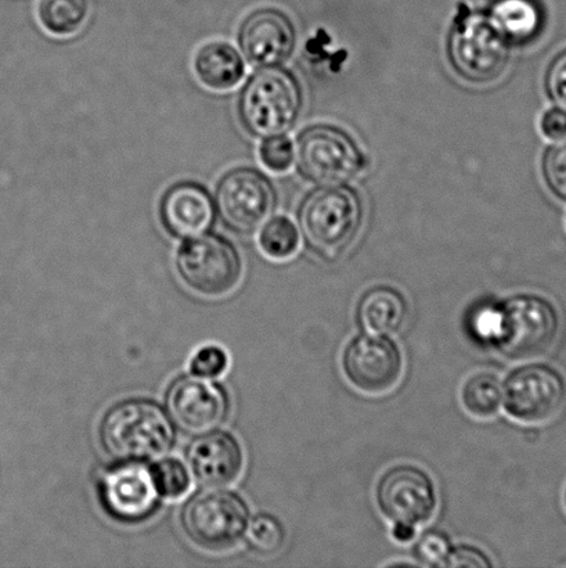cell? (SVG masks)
Returning a JSON list of instances; mask_svg holds the SVG:
<instances>
[{
  "instance_id": "cell-8",
  "label": "cell",
  "mask_w": 566,
  "mask_h": 568,
  "mask_svg": "<svg viewBox=\"0 0 566 568\" xmlns=\"http://www.w3.org/2000/svg\"><path fill=\"white\" fill-rule=\"evenodd\" d=\"M176 272L194 293L224 297L243 277V258L229 239L215 233L187 239L176 253Z\"/></svg>"
},
{
  "instance_id": "cell-20",
  "label": "cell",
  "mask_w": 566,
  "mask_h": 568,
  "mask_svg": "<svg viewBox=\"0 0 566 568\" xmlns=\"http://www.w3.org/2000/svg\"><path fill=\"white\" fill-rule=\"evenodd\" d=\"M193 70L203 87L215 92L231 91L246 77L243 55L231 43L210 41L194 53Z\"/></svg>"
},
{
  "instance_id": "cell-21",
  "label": "cell",
  "mask_w": 566,
  "mask_h": 568,
  "mask_svg": "<svg viewBox=\"0 0 566 568\" xmlns=\"http://www.w3.org/2000/svg\"><path fill=\"white\" fill-rule=\"evenodd\" d=\"M460 399L470 416L481 420L492 419L503 405V383L493 372H475L465 378Z\"/></svg>"
},
{
  "instance_id": "cell-31",
  "label": "cell",
  "mask_w": 566,
  "mask_h": 568,
  "mask_svg": "<svg viewBox=\"0 0 566 568\" xmlns=\"http://www.w3.org/2000/svg\"><path fill=\"white\" fill-rule=\"evenodd\" d=\"M493 564L491 556L474 545H457L453 547L449 554L443 567L454 568H492Z\"/></svg>"
},
{
  "instance_id": "cell-29",
  "label": "cell",
  "mask_w": 566,
  "mask_h": 568,
  "mask_svg": "<svg viewBox=\"0 0 566 568\" xmlns=\"http://www.w3.org/2000/svg\"><path fill=\"white\" fill-rule=\"evenodd\" d=\"M229 367V355L219 345H205L193 355L191 361V373L194 376L219 378L224 376Z\"/></svg>"
},
{
  "instance_id": "cell-3",
  "label": "cell",
  "mask_w": 566,
  "mask_h": 568,
  "mask_svg": "<svg viewBox=\"0 0 566 568\" xmlns=\"http://www.w3.org/2000/svg\"><path fill=\"white\" fill-rule=\"evenodd\" d=\"M363 216V203L354 189L320 186L299 205V231L310 252L321 260L336 261L357 241Z\"/></svg>"
},
{
  "instance_id": "cell-6",
  "label": "cell",
  "mask_w": 566,
  "mask_h": 568,
  "mask_svg": "<svg viewBox=\"0 0 566 568\" xmlns=\"http://www.w3.org/2000/svg\"><path fill=\"white\" fill-rule=\"evenodd\" d=\"M297 169L308 182L319 186L347 185L366 169V155L342 128L316 124L297 138Z\"/></svg>"
},
{
  "instance_id": "cell-27",
  "label": "cell",
  "mask_w": 566,
  "mask_h": 568,
  "mask_svg": "<svg viewBox=\"0 0 566 568\" xmlns=\"http://www.w3.org/2000/svg\"><path fill=\"white\" fill-rule=\"evenodd\" d=\"M453 548L451 538L441 530H429L421 534L414 545V556L420 565L443 567Z\"/></svg>"
},
{
  "instance_id": "cell-24",
  "label": "cell",
  "mask_w": 566,
  "mask_h": 568,
  "mask_svg": "<svg viewBox=\"0 0 566 568\" xmlns=\"http://www.w3.org/2000/svg\"><path fill=\"white\" fill-rule=\"evenodd\" d=\"M249 548L259 556H275L286 544V528L276 516L260 514L254 517L246 534Z\"/></svg>"
},
{
  "instance_id": "cell-23",
  "label": "cell",
  "mask_w": 566,
  "mask_h": 568,
  "mask_svg": "<svg viewBox=\"0 0 566 568\" xmlns=\"http://www.w3.org/2000/svg\"><path fill=\"white\" fill-rule=\"evenodd\" d=\"M258 243L266 257L287 261L298 253L301 235L296 224L287 216H275L263 226Z\"/></svg>"
},
{
  "instance_id": "cell-19",
  "label": "cell",
  "mask_w": 566,
  "mask_h": 568,
  "mask_svg": "<svg viewBox=\"0 0 566 568\" xmlns=\"http://www.w3.org/2000/svg\"><path fill=\"white\" fill-rule=\"evenodd\" d=\"M514 48H526L545 36L547 13L541 0H493L486 11Z\"/></svg>"
},
{
  "instance_id": "cell-15",
  "label": "cell",
  "mask_w": 566,
  "mask_h": 568,
  "mask_svg": "<svg viewBox=\"0 0 566 568\" xmlns=\"http://www.w3.org/2000/svg\"><path fill=\"white\" fill-rule=\"evenodd\" d=\"M237 41L249 64L260 69L281 65L296 50L297 30L285 11L260 8L244 17Z\"/></svg>"
},
{
  "instance_id": "cell-7",
  "label": "cell",
  "mask_w": 566,
  "mask_h": 568,
  "mask_svg": "<svg viewBox=\"0 0 566 568\" xmlns=\"http://www.w3.org/2000/svg\"><path fill=\"white\" fill-rule=\"evenodd\" d=\"M183 531L198 548L225 552L246 537L249 508L240 495L222 488L198 493L183 506Z\"/></svg>"
},
{
  "instance_id": "cell-30",
  "label": "cell",
  "mask_w": 566,
  "mask_h": 568,
  "mask_svg": "<svg viewBox=\"0 0 566 568\" xmlns=\"http://www.w3.org/2000/svg\"><path fill=\"white\" fill-rule=\"evenodd\" d=\"M545 92L554 105L566 110V48L559 50L547 64Z\"/></svg>"
},
{
  "instance_id": "cell-22",
  "label": "cell",
  "mask_w": 566,
  "mask_h": 568,
  "mask_svg": "<svg viewBox=\"0 0 566 568\" xmlns=\"http://www.w3.org/2000/svg\"><path fill=\"white\" fill-rule=\"evenodd\" d=\"M89 10V0H38L37 16L50 36L66 38L82 30Z\"/></svg>"
},
{
  "instance_id": "cell-13",
  "label": "cell",
  "mask_w": 566,
  "mask_h": 568,
  "mask_svg": "<svg viewBox=\"0 0 566 568\" xmlns=\"http://www.w3.org/2000/svg\"><path fill=\"white\" fill-rule=\"evenodd\" d=\"M341 367L343 377L359 393L382 395L401 382L404 358L391 336L364 333L349 339L343 347Z\"/></svg>"
},
{
  "instance_id": "cell-28",
  "label": "cell",
  "mask_w": 566,
  "mask_h": 568,
  "mask_svg": "<svg viewBox=\"0 0 566 568\" xmlns=\"http://www.w3.org/2000/svg\"><path fill=\"white\" fill-rule=\"evenodd\" d=\"M259 159L266 169L282 174L291 169L296 159V149L286 135L264 139L259 148Z\"/></svg>"
},
{
  "instance_id": "cell-26",
  "label": "cell",
  "mask_w": 566,
  "mask_h": 568,
  "mask_svg": "<svg viewBox=\"0 0 566 568\" xmlns=\"http://www.w3.org/2000/svg\"><path fill=\"white\" fill-rule=\"evenodd\" d=\"M541 169L548 192L566 204V139L550 144L543 152Z\"/></svg>"
},
{
  "instance_id": "cell-32",
  "label": "cell",
  "mask_w": 566,
  "mask_h": 568,
  "mask_svg": "<svg viewBox=\"0 0 566 568\" xmlns=\"http://www.w3.org/2000/svg\"><path fill=\"white\" fill-rule=\"evenodd\" d=\"M541 131L543 136L550 141H562L566 138V110L552 108L543 113L541 119Z\"/></svg>"
},
{
  "instance_id": "cell-18",
  "label": "cell",
  "mask_w": 566,
  "mask_h": 568,
  "mask_svg": "<svg viewBox=\"0 0 566 568\" xmlns=\"http://www.w3.org/2000/svg\"><path fill=\"white\" fill-rule=\"evenodd\" d=\"M410 305L401 290L377 284L364 290L354 306V321L364 333L393 336L409 320Z\"/></svg>"
},
{
  "instance_id": "cell-10",
  "label": "cell",
  "mask_w": 566,
  "mask_h": 568,
  "mask_svg": "<svg viewBox=\"0 0 566 568\" xmlns=\"http://www.w3.org/2000/svg\"><path fill=\"white\" fill-rule=\"evenodd\" d=\"M215 205L227 230L253 235L274 215L277 191L263 171L237 166L222 175L215 189Z\"/></svg>"
},
{
  "instance_id": "cell-16",
  "label": "cell",
  "mask_w": 566,
  "mask_h": 568,
  "mask_svg": "<svg viewBox=\"0 0 566 568\" xmlns=\"http://www.w3.org/2000/svg\"><path fill=\"white\" fill-rule=\"evenodd\" d=\"M159 220L172 237H196L214 225L216 205L208 189L202 183L177 182L161 199Z\"/></svg>"
},
{
  "instance_id": "cell-33",
  "label": "cell",
  "mask_w": 566,
  "mask_h": 568,
  "mask_svg": "<svg viewBox=\"0 0 566 568\" xmlns=\"http://www.w3.org/2000/svg\"><path fill=\"white\" fill-rule=\"evenodd\" d=\"M415 532H418V528L408 525H393L391 531L392 538L399 544L413 541Z\"/></svg>"
},
{
  "instance_id": "cell-5",
  "label": "cell",
  "mask_w": 566,
  "mask_h": 568,
  "mask_svg": "<svg viewBox=\"0 0 566 568\" xmlns=\"http://www.w3.org/2000/svg\"><path fill=\"white\" fill-rule=\"evenodd\" d=\"M449 63L460 78L486 85L502 78L512 58V44L486 11L459 4L446 39Z\"/></svg>"
},
{
  "instance_id": "cell-14",
  "label": "cell",
  "mask_w": 566,
  "mask_h": 568,
  "mask_svg": "<svg viewBox=\"0 0 566 568\" xmlns=\"http://www.w3.org/2000/svg\"><path fill=\"white\" fill-rule=\"evenodd\" d=\"M169 416L188 434L215 430L230 412V398L220 384L198 376H183L171 384L166 397Z\"/></svg>"
},
{
  "instance_id": "cell-4",
  "label": "cell",
  "mask_w": 566,
  "mask_h": 568,
  "mask_svg": "<svg viewBox=\"0 0 566 568\" xmlns=\"http://www.w3.org/2000/svg\"><path fill=\"white\" fill-rule=\"evenodd\" d=\"M302 108L301 83L294 72L279 65L254 72L238 94V119L257 139L286 135L296 126Z\"/></svg>"
},
{
  "instance_id": "cell-11",
  "label": "cell",
  "mask_w": 566,
  "mask_h": 568,
  "mask_svg": "<svg viewBox=\"0 0 566 568\" xmlns=\"http://www.w3.org/2000/svg\"><path fill=\"white\" fill-rule=\"evenodd\" d=\"M374 498L385 520L415 528L429 525L440 504L434 478L412 464L388 467L375 483Z\"/></svg>"
},
{
  "instance_id": "cell-34",
  "label": "cell",
  "mask_w": 566,
  "mask_h": 568,
  "mask_svg": "<svg viewBox=\"0 0 566 568\" xmlns=\"http://www.w3.org/2000/svg\"><path fill=\"white\" fill-rule=\"evenodd\" d=\"M564 506H565V510H566V487H565V491H564Z\"/></svg>"
},
{
  "instance_id": "cell-12",
  "label": "cell",
  "mask_w": 566,
  "mask_h": 568,
  "mask_svg": "<svg viewBox=\"0 0 566 568\" xmlns=\"http://www.w3.org/2000/svg\"><path fill=\"white\" fill-rule=\"evenodd\" d=\"M161 494L152 466L126 460L111 467L99 481L100 506L105 515L122 525H138L157 514Z\"/></svg>"
},
{
  "instance_id": "cell-9",
  "label": "cell",
  "mask_w": 566,
  "mask_h": 568,
  "mask_svg": "<svg viewBox=\"0 0 566 568\" xmlns=\"http://www.w3.org/2000/svg\"><path fill=\"white\" fill-rule=\"evenodd\" d=\"M566 405V376L546 362L515 367L503 383V406L513 420L545 425Z\"/></svg>"
},
{
  "instance_id": "cell-25",
  "label": "cell",
  "mask_w": 566,
  "mask_h": 568,
  "mask_svg": "<svg viewBox=\"0 0 566 568\" xmlns=\"http://www.w3.org/2000/svg\"><path fill=\"white\" fill-rule=\"evenodd\" d=\"M152 469L161 497L179 499L191 489V473L181 460L174 458L161 459L152 466Z\"/></svg>"
},
{
  "instance_id": "cell-17",
  "label": "cell",
  "mask_w": 566,
  "mask_h": 568,
  "mask_svg": "<svg viewBox=\"0 0 566 568\" xmlns=\"http://www.w3.org/2000/svg\"><path fill=\"white\" fill-rule=\"evenodd\" d=\"M194 478L205 488H225L238 480L244 469V450L226 432L199 434L187 450Z\"/></svg>"
},
{
  "instance_id": "cell-2",
  "label": "cell",
  "mask_w": 566,
  "mask_h": 568,
  "mask_svg": "<svg viewBox=\"0 0 566 568\" xmlns=\"http://www.w3.org/2000/svg\"><path fill=\"white\" fill-rule=\"evenodd\" d=\"M172 417L154 400H122L103 416L99 427L102 447L116 460L163 458L175 444Z\"/></svg>"
},
{
  "instance_id": "cell-1",
  "label": "cell",
  "mask_w": 566,
  "mask_h": 568,
  "mask_svg": "<svg viewBox=\"0 0 566 568\" xmlns=\"http://www.w3.org/2000/svg\"><path fill=\"white\" fill-rule=\"evenodd\" d=\"M474 333L510 361H529L550 353L563 328L558 306L545 295L521 293L482 306Z\"/></svg>"
}]
</instances>
